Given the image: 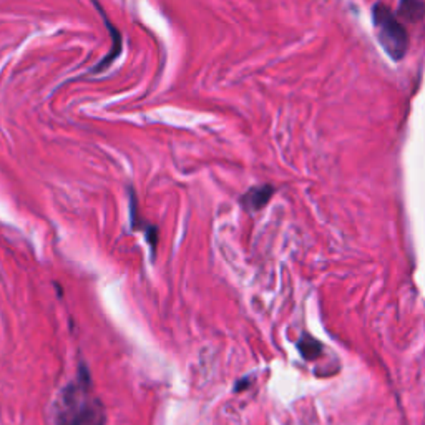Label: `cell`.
<instances>
[{
  "label": "cell",
  "instance_id": "6da1fadb",
  "mask_svg": "<svg viewBox=\"0 0 425 425\" xmlns=\"http://www.w3.org/2000/svg\"><path fill=\"white\" fill-rule=\"evenodd\" d=\"M56 425H107L105 405L93 394L92 377L85 364H80L77 377L60 392Z\"/></svg>",
  "mask_w": 425,
  "mask_h": 425
},
{
  "label": "cell",
  "instance_id": "7a4b0ae2",
  "mask_svg": "<svg viewBox=\"0 0 425 425\" xmlns=\"http://www.w3.org/2000/svg\"><path fill=\"white\" fill-rule=\"evenodd\" d=\"M372 20H374L377 37L387 55L394 60H402L409 49V35L399 23L395 13H392L385 4H376L372 8Z\"/></svg>",
  "mask_w": 425,
  "mask_h": 425
},
{
  "label": "cell",
  "instance_id": "3957f363",
  "mask_svg": "<svg viewBox=\"0 0 425 425\" xmlns=\"http://www.w3.org/2000/svg\"><path fill=\"white\" fill-rule=\"evenodd\" d=\"M130 218H131V226H133L135 229H141L146 236V241L150 243L151 251H157V244H158V231L157 226L146 223L143 220V216L140 215L138 208H136V198L133 195V190H130Z\"/></svg>",
  "mask_w": 425,
  "mask_h": 425
},
{
  "label": "cell",
  "instance_id": "277c9868",
  "mask_svg": "<svg viewBox=\"0 0 425 425\" xmlns=\"http://www.w3.org/2000/svg\"><path fill=\"white\" fill-rule=\"evenodd\" d=\"M273 193H275V190L269 185L251 188L246 195H243V198H241V205L246 208L248 211H258L266 205L269 198L273 196Z\"/></svg>",
  "mask_w": 425,
  "mask_h": 425
},
{
  "label": "cell",
  "instance_id": "5b68a950",
  "mask_svg": "<svg viewBox=\"0 0 425 425\" xmlns=\"http://www.w3.org/2000/svg\"><path fill=\"white\" fill-rule=\"evenodd\" d=\"M98 11H100L102 17H103V20H105L107 27H108V30H110V35H112L113 44H115V47H112V50L108 52V55L105 56V59H103L102 62H98V64L95 65V68H93V72H95V73H98V72H103V70L108 68V65H110V64L113 62V60H115L116 56L120 55V52H121V35H120V32L116 30L115 25H112V22L108 20L107 16H105V12H103L100 7H98Z\"/></svg>",
  "mask_w": 425,
  "mask_h": 425
},
{
  "label": "cell",
  "instance_id": "8992f818",
  "mask_svg": "<svg viewBox=\"0 0 425 425\" xmlns=\"http://www.w3.org/2000/svg\"><path fill=\"white\" fill-rule=\"evenodd\" d=\"M399 16L407 18L410 22H417L425 16V4L415 2V0H412V2L404 0L399 6Z\"/></svg>",
  "mask_w": 425,
  "mask_h": 425
},
{
  "label": "cell",
  "instance_id": "52a82bcc",
  "mask_svg": "<svg viewBox=\"0 0 425 425\" xmlns=\"http://www.w3.org/2000/svg\"><path fill=\"white\" fill-rule=\"evenodd\" d=\"M297 347H299L301 354L306 359H314L321 352V344L316 342L314 339H311V337L302 339V341L297 344Z\"/></svg>",
  "mask_w": 425,
  "mask_h": 425
}]
</instances>
